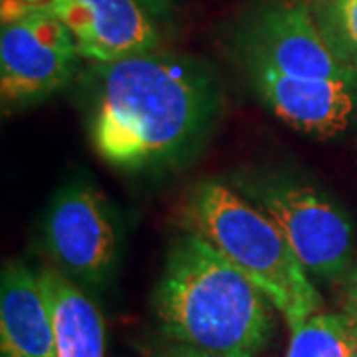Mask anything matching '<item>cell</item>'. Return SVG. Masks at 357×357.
Segmentation results:
<instances>
[{
  "label": "cell",
  "instance_id": "1",
  "mask_svg": "<svg viewBox=\"0 0 357 357\" xmlns=\"http://www.w3.org/2000/svg\"><path fill=\"white\" fill-rule=\"evenodd\" d=\"M91 141L107 163L141 171L175 159L215 114L211 74L189 58L141 54L96 64Z\"/></svg>",
  "mask_w": 357,
  "mask_h": 357
},
{
  "label": "cell",
  "instance_id": "2",
  "mask_svg": "<svg viewBox=\"0 0 357 357\" xmlns=\"http://www.w3.org/2000/svg\"><path fill=\"white\" fill-rule=\"evenodd\" d=\"M151 304L167 340L218 354L256 357L274 330L266 294L191 230L171 244Z\"/></svg>",
  "mask_w": 357,
  "mask_h": 357
},
{
  "label": "cell",
  "instance_id": "3",
  "mask_svg": "<svg viewBox=\"0 0 357 357\" xmlns=\"http://www.w3.org/2000/svg\"><path fill=\"white\" fill-rule=\"evenodd\" d=\"M185 215L191 232L255 282L292 330L318 314L316 284L278 225L256 204L218 181H206L192 191Z\"/></svg>",
  "mask_w": 357,
  "mask_h": 357
},
{
  "label": "cell",
  "instance_id": "4",
  "mask_svg": "<svg viewBox=\"0 0 357 357\" xmlns=\"http://www.w3.org/2000/svg\"><path fill=\"white\" fill-rule=\"evenodd\" d=\"M79 58L72 32L46 2L2 0V102L28 105L50 98L72 79Z\"/></svg>",
  "mask_w": 357,
  "mask_h": 357
},
{
  "label": "cell",
  "instance_id": "5",
  "mask_svg": "<svg viewBox=\"0 0 357 357\" xmlns=\"http://www.w3.org/2000/svg\"><path fill=\"white\" fill-rule=\"evenodd\" d=\"M243 192L278 225L310 278L335 282L345 276L354 262V227L324 192L282 178L248 183Z\"/></svg>",
  "mask_w": 357,
  "mask_h": 357
},
{
  "label": "cell",
  "instance_id": "6",
  "mask_svg": "<svg viewBox=\"0 0 357 357\" xmlns=\"http://www.w3.org/2000/svg\"><path fill=\"white\" fill-rule=\"evenodd\" d=\"M241 44L248 70L266 68L292 77L357 82L356 68L335 52L302 2L262 8L246 24Z\"/></svg>",
  "mask_w": 357,
  "mask_h": 357
},
{
  "label": "cell",
  "instance_id": "7",
  "mask_svg": "<svg viewBox=\"0 0 357 357\" xmlns=\"http://www.w3.org/2000/svg\"><path fill=\"white\" fill-rule=\"evenodd\" d=\"M42 232L52 260L70 276L100 282L114 266L115 227L102 195L88 183H68L54 195Z\"/></svg>",
  "mask_w": 357,
  "mask_h": 357
},
{
  "label": "cell",
  "instance_id": "8",
  "mask_svg": "<svg viewBox=\"0 0 357 357\" xmlns=\"http://www.w3.org/2000/svg\"><path fill=\"white\" fill-rule=\"evenodd\" d=\"M76 40L77 52L93 64H109L157 50L159 30L141 0H50Z\"/></svg>",
  "mask_w": 357,
  "mask_h": 357
},
{
  "label": "cell",
  "instance_id": "9",
  "mask_svg": "<svg viewBox=\"0 0 357 357\" xmlns=\"http://www.w3.org/2000/svg\"><path fill=\"white\" fill-rule=\"evenodd\" d=\"M250 76L272 114L310 137L342 133L356 112L357 82L292 77L266 68H252Z\"/></svg>",
  "mask_w": 357,
  "mask_h": 357
},
{
  "label": "cell",
  "instance_id": "10",
  "mask_svg": "<svg viewBox=\"0 0 357 357\" xmlns=\"http://www.w3.org/2000/svg\"><path fill=\"white\" fill-rule=\"evenodd\" d=\"M2 357H58L56 335L38 272L8 262L0 280Z\"/></svg>",
  "mask_w": 357,
  "mask_h": 357
},
{
  "label": "cell",
  "instance_id": "11",
  "mask_svg": "<svg viewBox=\"0 0 357 357\" xmlns=\"http://www.w3.org/2000/svg\"><path fill=\"white\" fill-rule=\"evenodd\" d=\"M38 276L50 306L56 356L105 357V328L96 304L54 268H40Z\"/></svg>",
  "mask_w": 357,
  "mask_h": 357
},
{
  "label": "cell",
  "instance_id": "12",
  "mask_svg": "<svg viewBox=\"0 0 357 357\" xmlns=\"http://www.w3.org/2000/svg\"><path fill=\"white\" fill-rule=\"evenodd\" d=\"M357 324L347 314L318 312L292 330L286 357H356Z\"/></svg>",
  "mask_w": 357,
  "mask_h": 357
},
{
  "label": "cell",
  "instance_id": "13",
  "mask_svg": "<svg viewBox=\"0 0 357 357\" xmlns=\"http://www.w3.org/2000/svg\"><path fill=\"white\" fill-rule=\"evenodd\" d=\"M321 30L345 62L357 66V0H332Z\"/></svg>",
  "mask_w": 357,
  "mask_h": 357
},
{
  "label": "cell",
  "instance_id": "14",
  "mask_svg": "<svg viewBox=\"0 0 357 357\" xmlns=\"http://www.w3.org/2000/svg\"><path fill=\"white\" fill-rule=\"evenodd\" d=\"M143 357H244V356L218 354V351H208V349H201V347H192V345L171 342V344L149 345L147 349H143Z\"/></svg>",
  "mask_w": 357,
  "mask_h": 357
},
{
  "label": "cell",
  "instance_id": "15",
  "mask_svg": "<svg viewBox=\"0 0 357 357\" xmlns=\"http://www.w3.org/2000/svg\"><path fill=\"white\" fill-rule=\"evenodd\" d=\"M344 312L357 324V262L354 272H351V278H349V286H347V298H345Z\"/></svg>",
  "mask_w": 357,
  "mask_h": 357
},
{
  "label": "cell",
  "instance_id": "16",
  "mask_svg": "<svg viewBox=\"0 0 357 357\" xmlns=\"http://www.w3.org/2000/svg\"><path fill=\"white\" fill-rule=\"evenodd\" d=\"M20 2H26V4H44V2H50V0H20Z\"/></svg>",
  "mask_w": 357,
  "mask_h": 357
},
{
  "label": "cell",
  "instance_id": "17",
  "mask_svg": "<svg viewBox=\"0 0 357 357\" xmlns=\"http://www.w3.org/2000/svg\"><path fill=\"white\" fill-rule=\"evenodd\" d=\"M356 357H357V354H356Z\"/></svg>",
  "mask_w": 357,
  "mask_h": 357
}]
</instances>
